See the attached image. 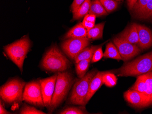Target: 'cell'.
I'll return each instance as SVG.
<instances>
[{"instance_id":"6da1fadb","label":"cell","mask_w":152,"mask_h":114,"mask_svg":"<svg viewBox=\"0 0 152 114\" xmlns=\"http://www.w3.org/2000/svg\"><path fill=\"white\" fill-rule=\"evenodd\" d=\"M152 71V51L131 62L125 63L117 70L118 76H139Z\"/></svg>"},{"instance_id":"7a4b0ae2","label":"cell","mask_w":152,"mask_h":114,"mask_svg":"<svg viewBox=\"0 0 152 114\" xmlns=\"http://www.w3.org/2000/svg\"><path fill=\"white\" fill-rule=\"evenodd\" d=\"M70 65L69 61L56 46L47 51L41 62L42 69L52 72H64Z\"/></svg>"},{"instance_id":"3957f363","label":"cell","mask_w":152,"mask_h":114,"mask_svg":"<svg viewBox=\"0 0 152 114\" xmlns=\"http://www.w3.org/2000/svg\"><path fill=\"white\" fill-rule=\"evenodd\" d=\"M73 82V78L71 73L68 71L58 72L53 96L48 109L49 113H52L63 102Z\"/></svg>"},{"instance_id":"277c9868","label":"cell","mask_w":152,"mask_h":114,"mask_svg":"<svg viewBox=\"0 0 152 114\" xmlns=\"http://www.w3.org/2000/svg\"><path fill=\"white\" fill-rule=\"evenodd\" d=\"M30 47V40L26 36L4 47L7 55L22 72L25 59Z\"/></svg>"},{"instance_id":"5b68a950","label":"cell","mask_w":152,"mask_h":114,"mask_svg":"<svg viewBox=\"0 0 152 114\" xmlns=\"http://www.w3.org/2000/svg\"><path fill=\"white\" fill-rule=\"evenodd\" d=\"M98 71L93 70L88 72L84 77L79 78L75 82L71 93L68 103L85 106V99L88 91L90 83Z\"/></svg>"},{"instance_id":"8992f818","label":"cell","mask_w":152,"mask_h":114,"mask_svg":"<svg viewBox=\"0 0 152 114\" xmlns=\"http://www.w3.org/2000/svg\"><path fill=\"white\" fill-rule=\"evenodd\" d=\"M26 84L23 80L18 78L10 80L1 87V98L4 102L9 104L22 102Z\"/></svg>"},{"instance_id":"52a82bcc","label":"cell","mask_w":152,"mask_h":114,"mask_svg":"<svg viewBox=\"0 0 152 114\" xmlns=\"http://www.w3.org/2000/svg\"><path fill=\"white\" fill-rule=\"evenodd\" d=\"M23 100L38 107L45 106L40 81H32L26 85L23 93Z\"/></svg>"},{"instance_id":"ba28073f","label":"cell","mask_w":152,"mask_h":114,"mask_svg":"<svg viewBox=\"0 0 152 114\" xmlns=\"http://www.w3.org/2000/svg\"><path fill=\"white\" fill-rule=\"evenodd\" d=\"M88 37L69 38L61 43V49L70 58L74 60L84 48L89 45Z\"/></svg>"},{"instance_id":"9c48e42d","label":"cell","mask_w":152,"mask_h":114,"mask_svg":"<svg viewBox=\"0 0 152 114\" xmlns=\"http://www.w3.org/2000/svg\"><path fill=\"white\" fill-rule=\"evenodd\" d=\"M113 41L123 61H129L141 52L140 48L137 45L125 41L118 36L114 37Z\"/></svg>"},{"instance_id":"30bf717a","label":"cell","mask_w":152,"mask_h":114,"mask_svg":"<svg viewBox=\"0 0 152 114\" xmlns=\"http://www.w3.org/2000/svg\"><path fill=\"white\" fill-rule=\"evenodd\" d=\"M58 74L45 79L39 80L45 107L49 109L53 96Z\"/></svg>"},{"instance_id":"8fae6325","label":"cell","mask_w":152,"mask_h":114,"mask_svg":"<svg viewBox=\"0 0 152 114\" xmlns=\"http://www.w3.org/2000/svg\"><path fill=\"white\" fill-rule=\"evenodd\" d=\"M124 97L129 103L137 108H144L151 105L149 98L144 94L130 89L124 93Z\"/></svg>"},{"instance_id":"7c38bea8","label":"cell","mask_w":152,"mask_h":114,"mask_svg":"<svg viewBox=\"0 0 152 114\" xmlns=\"http://www.w3.org/2000/svg\"><path fill=\"white\" fill-rule=\"evenodd\" d=\"M139 35L138 46L142 50L148 49L152 46V31L149 28L136 23Z\"/></svg>"},{"instance_id":"4fadbf2b","label":"cell","mask_w":152,"mask_h":114,"mask_svg":"<svg viewBox=\"0 0 152 114\" xmlns=\"http://www.w3.org/2000/svg\"><path fill=\"white\" fill-rule=\"evenodd\" d=\"M118 37L125 41L138 46L139 43V35L136 23H134L130 25L118 35Z\"/></svg>"},{"instance_id":"5bb4252c","label":"cell","mask_w":152,"mask_h":114,"mask_svg":"<svg viewBox=\"0 0 152 114\" xmlns=\"http://www.w3.org/2000/svg\"><path fill=\"white\" fill-rule=\"evenodd\" d=\"M105 73V72L98 71L91 80L89 87L88 91L85 99V104H87L88 102L93 96L94 95L96 92L98 91L102 86V84H103L102 76Z\"/></svg>"},{"instance_id":"9a60e30c","label":"cell","mask_w":152,"mask_h":114,"mask_svg":"<svg viewBox=\"0 0 152 114\" xmlns=\"http://www.w3.org/2000/svg\"><path fill=\"white\" fill-rule=\"evenodd\" d=\"M88 30L84 28L82 23H79L71 29L65 36L64 39L84 38L87 37Z\"/></svg>"},{"instance_id":"2e32d148","label":"cell","mask_w":152,"mask_h":114,"mask_svg":"<svg viewBox=\"0 0 152 114\" xmlns=\"http://www.w3.org/2000/svg\"><path fill=\"white\" fill-rule=\"evenodd\" d=\"M88 13L94 14L96 17L106 16L108 14L99 0H93Z\"/></svg>"},{"instance_id":"e0dca14e","label":"cell","mask_w":152,"mask_h":114,"mask_svg":"<svg viewBox=\"0 0 152 114\" xmlns=\"http://www.w3.org/2000/svg\"><path fill=\"white\" fill-rule=\"evenodd\" d=\"M105 23H100L95 25L94 28L88 30L87 37L93 40L102 39L103 35V31Z\"/></svg>"},{"instance_id":"ac0fdd59","label":"cell","mask_w":152,"mask_h":114,"mask_svg":"<svg viewBox=\"0 0 152 114\" xmlns=\"http://www.w3.org/2000/svg\"><path fill=\"white\" fill-rule=\"evenodd\" d=\"M99 47V46H93L84 48L74 60L75 63L85 60H92L94 53Z\"/></svg>"},{"instance_id":"d6986e66","label":"cell","mask_w":152,"mask_h":114,"mask_svg":"<svg viewBox=\"0 0 152 114\" xmlns=\"http://www.w3.org/2000/svg\"><path fill=\"white\" fill-rule=\"evenodd\" d=\"M103 57L106 58L113 59L118 60H122L117 47L112 42H109L107 45Z\"/></svg>"},{"instance_id":"ffe728a7","label":"cell","mask_w":152,"mask_h":114,"mask_svg":"<svg viewBox=\"0 0 152 114\" xmlns=\"http://www.w3.org/2000/svg\"><path fill=\"white\" fill-rule=\"evenodd\" d=\"M91 4V0H86L77 9V12L73 13V19L77 20L83 17H84L89 13Z\"/></svg>"},{"instance_id":"44dd1931","label":"cell","mask_w":152,"mask_h":114,"mask_svg":"<svg viewBox=\"0 0 152 114\" xmlns=\"http://www.w3.org/2000/svg\"><path fill=\"white\" fill-rule=\"evenodd\" d=\"M138 18L145 20H152V0H149L146 5L136 14Z\"/></svg>"},{"instance_id":"7402d4cb","label":"cell","mask_w":152,"mask_h":114,"mask_svg":"<svg viewBox=\"0 0 152 114\" xmlns=\"http://www.w3.org/2000/svg\"><path fill=\"white\" fill-rule=\"evenodd\" d=\"M91 62V59L85 60L80 61L76 64L75 69L76 73L79 78H83L85 76Z\"/></svg>"},{"instance_id":"603a6c76","label":"cell","mask_w":152,"mask_h":114,"mask_svg":"<svg viewBox=\"0 0 152 114\" xmlns=\"http://www.w3.org/2000/svg\"><path fill=\"white\" fill-rule=\"evenodd\" d=\"M131 89L136 90L144 94H145L147 91L145 77L144 74L137 76L135 83Z\"/></svg>"},{"instance_id":"cb8c5ba5","label":"cell","mask_w":152,"mask_h":114,"mask_svg":"<svg viewBox=\"0 0 152 114\" xmlns=\"http://www.w3.org/2000/svg\"><path fill=\"white\" fill-rule=\"evenodd\" d=\"M60 114H89L85 109V106L80 107H68L59 112Z\"/></svg>"},{"instance_id":"d4e9b609","label":"cell","mask_w":152,"mask_h":114,"mask_svg":"<svg viewBox=\"0 0 152 114\" xmlns=\"http://www.w3.org/2000/svg\"><path fill=\"white\" fill-rule=\"evenodd\" d=\"M117 77L113 73L105 72L102 76L103 84L109 87L114 86L117 84Z\"/></svg>"},{"instance_id":"484cf974","label":"cell","mask_w":152,"mask_h":114,"mask_svg":"<svg viewBox=\"0 0 152 114\" xmlns=\"http://www.w3.org/2000/svg\"><path fill=\"white\" fill-rule=\"evenodd\" d=\"M145 77L147 91L145 95L149 98L152 105V71L144 74Z\"/></svg>"},{"instance_id":"4316f807","label":"cell","mask_w":152,"mask_h":114,"mask_svg":"<svg viewBox=\"0 0 152 114\" xmlns=\"http://www.w3.org/2000/svg\"><path fill=\"white\" fill-rule=\"evenodd\" d=\"M96 17L95 15L90 13L84 17L82 24L87 30H89L94 26Z\"/></svg>"},{"instance_id":"83f0119b","label":"cell","mask_w":152,"mask_h":114,"mask_svg":"<svg viewBox=\"0 0 152 114\" xmlns=\"http://www.w3.org/2000/svg\"><path fill=\"white\" fill-rule=\"evenodd\" d=\"M107 13L111 12L117 9L118 3L114 0H99Z\"/></svg>"},{"instance_id":"f1b7e54d","label":"cell","mask_w":152,"mask_h":114,"mask_svg":"<svg viewBox=\"0 0 152 114\" xmlns=\"http://www.w3.org/2000/svg\"><path fill=\"white\" fill-rule=\"evenodd\" d=\"M20 114H46V113L39 110L33 106H29L25 104L20 109L19 112Z\"/></svg>"},{"instance_id":"f546056e","label":"cell","mask_w":152,"mask_h":114,"mask_svg":"<svg viewBox=\"0 0 152 114\" xmlns=\"http://www.w3.org/2000/svg\"><path fill=\"white\" fill-rule=\"evenodd\" d=\"M149 1V0H137L134 6L132 11L134 13L135 15L137 14L146 5Z\"/></svg>"},{"instance_id":"4dcf8cb0","label":"cell","mask_w":152,"mask_h":114,"mask_svg":"<svg viewBox=\"0 0 152 114\" xmlns=\"http://www.w3.org/2000/svg\"><path fill=\"white\" fill-rule=\"evenodd\" d=\"M103 57V53L102 52V47H100L96 49L94 53L93 57L91 60V62L93 63L99 62L101 59H102Z\"/></svg>"},{"instance_id":"1f68e13d","label":"cell","mask_w":152,"mask_h":114,"mask_svg":"<svg viewBox=\"0 0 152 114\" xmlns=\"http://www.w3.org/2000/svg\"><path fill=\"white\" fill-rule=\"evenodd\" d=\"M86 0H74L71 6L72 13H74L77 11L80 6L84 3Z\"/></svg>"},{"instance_id":"d6a6232c","label":"cell","mask_w":152,"mask_h":114,"mask_svg":"<svg viewBox=\"0 0 152 114\" xmlns=\"http://www.w3.org/2000/svg\"><path fill=\"white\" fill-rule=\"evenodd\" d=\"M137 0H127V5L130 11H133V8Z\"/></svg>"},{"instance_id":"836d02e7","label":"cell","mask_w":152,"mask_h":114,"mask_svg":"<svg viewBox=\"0 0 152 114\" xmlns=\"http://www.w3.org/2000/svg\"><path fill=\"white\" fill-rule=\"evenodd\" d=\"M0 114H12L11 112H9V111H7L4 106L2 105V102L1 101V103H0Z\"/></svg>"},{"instance_id":"e575fe53","label":"cell","mask_w":152,"mask_h":114,"mask_svg":"<svg viewBox=\"0 0 152 114\" xmlns=\"http://www.w3.org/2000/svg\"><path fill=\"white\" fill-rule=\"evenodd\" d=\"M116 1H120L121 0H116Z\"/></svg>"}]
</instances>
